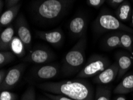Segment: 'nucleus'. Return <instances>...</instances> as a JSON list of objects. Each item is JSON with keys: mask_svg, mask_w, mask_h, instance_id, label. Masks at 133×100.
<instances>
[{"mask_svg": "<svg viewBox=\"0 0 133 100\" xmlns=\"http://www.w3.org/2000/svg\"><path fill=\"white\" fill-rule=\"evenodd\" d=\"M69 29L72 36L76 38L84 37L87 29V20L82 16H75L70 20Z\"/></svg>", "mask_w": 133, "mask_h": 100, "instance_id": "9b49d317", "label": "nucleus"}, {"mask_svg": "<svg viewBox=\"0 0 133 100\" xmlns=\"http://www.w3.org/2000/svg\"><path fill=\"white\" fill-rule=\"evenodd\" d=\"M16 30L17 36L25 44L26 50H29L31 48L32 35L26 20L24 16L21 14L18 16L16 22Z\"/></svg>", "mask_w": 133, "mask_h": 100, "instance_id": "0eeeda50", "label": "nucleus"}, {"mask_svg": "<svg viewBox=\"0 0 133 100\" xmlns=\"http://www.w3.org/2000/svg\"><path fill=\"white\" fill-rule=\"evenodd\" d=\"M15 30L13 25L7 26L1 34L0 36V49L3 50H10L11 44L15 37Z\"/></svg>", "mask_w": 133, "mask_h": 100, "instance_id": "f8f14e48", "label": "nucleus"}, {"mask_svg": "<svg viewBox=\"0 0 133 100\" xmlns=\"http://www.w3.org/2000/svg\"><path fill=\"white\" fill-rule=\"evenodd\" d=\"M7 1V0H5V1Z\"/></svg>", "mask_w": 133, "mask_h": 100, "instance_id": "72a5a7b5", "label": "nucleus"}, {"mask_svg": "<svg viewBox=\"0 0 133 100\" xmlns=\"http://www.w3.org/2000/svg\"><path fill=\"white\" fill-rule=\"evenodd\" d=\"M25 46L18 36H15L11 44L10 50L16 56H23L25 54Z\"/></svg>", "mask_w": 133, "mask_h": 100, "instance_id": "6ab92c4d", "label": "nucleus"}, {"mask_svg": "<svg viewBox=\"0 0 133 100\" xmlns=\"http://www.w3.org/2000/svg\"><path fill=\"white\" fill-rule=\"evenodd\" d=\"M132 50H133V46H132Z\"/></svg>", "mask_w": 133, "mask_h": 100, "instance_id": "f704fd0d", "label": "nucleus"}, {"mask_svg": "<svg viewBox=\"0 0 133 100\" xmlns=\"http://www.w3.org/2000/svg\"><path fill=\"white\" fill-rule=\"evenodd\" d=\"M36 34L38 37L54 46L60 45L64 39L63 31L60 28L49 31H38L36 32Z\"/></svg>", "mask_w": 133, "mask_h": 100, "instance_id": "9d476101", "label": "nucleus"}, {"mask_svg": "<svg viewBox=\"0 0 133 100\" xmlns=\"http://www.w3.org/2000/svg\"><path fill=\"white\" fill-rule=\"evenodd\" d=\"M87 38H80L63 59V69L66 74H72L79 70L85 61Z\"/></svg>", "mask_w": 133, "mask_h": 100, "instance_id": "7ed1b4c3", "label": "nucleus"}, {"mask_svg": "<svg viewBox=\"0 0 133 100\" xmlns=\"http://www.w3.org/2000/svg\"><path fill=\"white\" fill-rule=\"evenodd\" d=\"M7 73V71L5 70H1L0 71V85L2 84L3 81L4 80Z\"/></svg>", "mask_w": 133, "mask_h": 100, "instance_id": "c85d7f7f", "label": "nucleus"}, {"mask_svg": "<svg viewBox=\"0 0 133 100\" xmlns=\"http://www.w3.org/2000/svg\"><path fill=\"white\" fill-rule=\"evenodd\" d=\"M1 12H2V9H3V4L4 3L3 2V0H1Z\"/></svg>", "mask_w": 133, "mask_h": 100, "instance_id": "2f4dec72", "label": "nucleus"}, {"mask_svg": "<svg viewBox=\"0 0 133 100\" xmlns=\"http://www.w3.org/2000/svg\"><path fill=\"white\" fill-rule=\"evenodd\" d=\"M38 87L46 92L62 95L74 100H94L92 86L83 79L45 82Z\"/></svg>", "mask_w": 133, "mask_h": 100, "instance_id": "f257e3e1", "label": "nucleus"}, {"mask_svg": "<svg viewBox=\"0 0 133 100\" xmlns=\"http://www.w3.org/2000/svg\"><path fill=\"white\" fill-rule=\"evenodd\" d=\"M44 95L46 97H48V98L51 100H74L70 98L66 97V96L62 95H58V94H54V93H51L48 92H44Z\"/></svg>", "mask_w": 133, "mask_h": 100, "instance_id": "393cba45", "label": "nucleus"}, {"mask_svg": "<svg viewBox=\"0 0 133 100\" xmlns=\"http://www.w3.org/2000/svg\"><path fill=\"white\" fill-rule=\"evenodd\" d=\"M17 95L15 93L11 92L9 91H1L0 94V100H16Z\"/></svg>", "mask_w": 133, "mask_h": 100, "instance_id": "b1692460", "label": "nucleus"}, {"mask_svg": "<svg viewBox=\"0 0 133 100\" xmlns=\"http://www.w3.org/2000/svg\"><path fill=\"white\" fill-rule=\"evenodd\" d=\"M118 64L115 62L97 75L94 79V81L99 85L109 84L115 79L116 77L118 75Z\"/></svg>", "mask_w": 133, "mask_h": 100, "instance_id": "1a4fd4ad", "label": "nucleus"}, {"mask_svg": "<svg viewBox=\"0 0 133 100\" xmlns=\"http://www.w3.org/2000/svg\"><path fill=\"white\" fill-rule=\"evenodd\" d=\"M59 68L55 65H45L40 67L35 71V76L40 79L47 80L53 79L57 75Z\"/></svg>", "mask_w": 133, "mask_h": 100, "instance_id": "ddd939ff", "label": "nucleus"}, {"mask_svg": "<svg viewBox=\"0 0 133 100\" xmlns=\"http://www.w3.org/2000/svg\"><path fill=\"white\" fill-rule=\"evenodd\" d=\"M114 100H127L125 97H123V96H118V97H116Z\"/></svg>", "mask_w": 133, "mask_h": 100, "instance_id": "c756f323", "label": "nucleus"}, {"mask_svg": "<svg viewBox=\"0 0 133 100\" xmlns=\"http://www.w3.org/2000/svg\"><path fill=\"white\" fill-rule=\"evenodd\" d=\"M121 46L133 55V34L125 32H121Z\"/></svg>", "mask_w": 133, "mask_h": 100, "instance_id": "aec40b11", "label": "nucleus"}, {"mask_svg": "<svg viewBox=\"0 0 133 100\" xmlns=\"http://www.w3.org/2000/svg\"><path fill=\"white\" fill-rule=\"evenodd\" d=\"M40 100H48V99H41Z\"/></svg>", "mask_w": 133, "mask_h": 100, "instance_id": "473e14b6", "label": "nucleus"}, {"mask_svg": "<svg viewBox=\"0 0 133 100\" xmlns=\"http://www.w3.org/2000/svg\"><path fill=\"white\" fill-rule=\"evenodd\" d=\"M107 3L111 7L114 8H117L119 5L124 2L125 0H106Z\"/></svg>", "mask_w": 133, "mask_h": 100, "instance_id": "bb28decb", "label": "nucleus"}, {"mask_svg": "<svg viewBox=\"0 0 133 100\" xmlns=\"http://www.w3.org/2000/svg\"><path fill=\"white\" fill-rule=\"evenodd\" d=\"M19 1L20 0H7L6 1V3H7V8H10L13 7V6L17 5Z\"/></svg>", "mask_w": 133, "mask_h": 100, "instance_id": "cd10ccee", "label": "nucleus"}, {"mask_svg": "<svg viewBox=\"0 0 133 100\" xmlns=\"http://www.w3.org/2000/svg\"><path fill=\"white\" fill-rule=\"evenodd\" d=\"M25 68L24 64H21L12 67L7 71L4 80L0 85L1 91H9L13 88L21 80Z\"/></svg>", "mask_w": 133, "mask_h": 100, "instance_id": "423d86ee", "label": "nucleus"}, {"mask_svg": "<svg viewBox=\"0 0 133 100\" xmlns=\"http://www.w3.org/2000/svg\"><path fill=\"white\" fill-rule=\"evenodd\" d=\"M94 28L98 32L109 31L125 32L133 34V29L125 25L116 16L108 11H102L94 21Z\"/></svg>", "mask_w": 133, "mask_h": 100, "instance_id": "20e7f679", "label": "nucleus"}, {"mask_svg": "<svg viewBox=\"0 0 133 100\" xmlns=\"http://www.w3.org/2000/svg\"><path fill=\"white\" fill-rule=\"evenodd\" d=\"M105 1L106 0H87L88 4L94 8L101 7Z\"/></svg>", "mask_w": 133, "mask_h": 100, "instance_id": "a878e982", "label": "nucleus"}, {"mask_svg": "<svg viewBox=\"0 0 133 100\" xmlns=\"http://www.w3.org/2000/svg\"><path fill=\"white\" fill-rule=\"evenodd\" d=\"M21 100H36L35 91L33 86L28 87L22 95Z\"/></svg>", "mask_w": 133, "mask_h": 100, "instance_id": "5701e85b", "label": "nucleus"}, {"mask_svg": "<svg viewBox=\"0 0 133 100\" xmlns=\"http://www.w3.org/2000/svg\"><path fill=\"white\" fill-rule=\"evenodd\" d=\"M111 91L108 86H97L96 92L95 100H110Z\"/></svg>", "mask_w": 133, "mask_h": 100, "instance_id": "412c9836", "label": "nucleus"}, {"mask_svg": "<svg viewBox=\"0 0 133 100\" xmlns=\"http://www.w3.org/2000/svg\"><path fill=\"white\" fill-rule=\"evenodd\" d=\"M133 92V74L127 75L115 87L114 93L115 94H127Z\"/></svg>", "mask_w": 133, "mask_h": 100, "instance_id": "2eb2a0df", "label": "nucleus"}, {"mask_svg": "<svg viewBox=\"0 0 133 100\" xmlns=\"http://www.w3.org/2000/svg\"><path fill=\"white\" fill-rule=\"evenodd\" d=\"M132 7L130 2L125 0L123 3L116 8L115 11L116 17L122 22L129 21L131 19Z\"/></svg>", "mask_w": 133, "mask_h": 100, "instance_id": "f3484780", "label": "nucleus"}, {"mask_svg": "<svg viewBox=\"0 0 133 100\" xmlns=\"http://www.w3.org/2000/svg\"><path fill=\"white\" fill-rule=\"evenodd\" d=\"M131 25L132 26H133V10L132 11L131 13Z\"/></svg>", "mask_w": 133, "mask_h": 100, "instance_id": "7c9ffc66", "label": "nucleus"}, {"mask_svg": "<svg viewBox=\"0 0 133 100\" xmlns=\"http://www.w3.org/2000/svg\"><path fill=\"white\" fill-rule=\"evenodd\" d=\"M70 0H39L33 6V13L37 19L53 22L59 19L69 8Z\"/></svg>", "mask_w": 133, "mask_h": 100, "instance_id": "f03ea898", "label": "nucleus"}, {"mask_svg": "<svg viewBox=\"0 0 133 100\" xmlns=\"http://www.w3.org/2000/svg\"><path fill=\"white\" fill-rule=\"evenodd\" d=\"M116 60L119 68L118 76L121 78L131 67L132 64V58L128 55L122 54L116 55Z\"/></svg>", "mask_w": 133, "mask_h": 100, "instance_id": "dca6fc26", "label": "nucleus"}, {"mask_svg": "<svg viewBox=\"0 0 133 100\" xmlns=\"http://www.w3.org/2000/svg\"><path fill=\"white\" fill-rule=\"evenodd\" d=\"M110 65L109 60L100 55H93L88 59L77 74L78 78L84 79L96 76Z\"/></svg>", "mask_w": 133, "mask_h": 100, "instance_id": "39448f33", "label": "nucleus"}, {"mask_svg": "<svg viewBox=\"0 0 133 100\" xmlns=\"http://www.w3.org/2000/svg\"><path fill=\"white\" fill-rule=\"evenodd\" d=\"M16 55L11 51L3 50L0 52V65L4 66L15 60Z\"/></svg>", "mask_w": 133, "mask_h": 100, "instance_id": "4be33fe9", "label": "nucleus"}, {"mask_svg": "<svg viewBox=\"0 0 133 100\" xmlns=\"http://www.w3.org/2000/svg\"><path fill=\"white\" fill-rule=\"evenodd\" d=\"M54 56L53 53L47 49L37 48L31 50L23 58V61L35 64H44L51 61Z\"/></svg>", "mask_w": 133, "mask_h": 100, "instance_id": "6e6552de", "label": "nucleus"}, {"mask_svg": "<svg viewBox=\"0 0 133 100\" xmlns=\"http://www.w3.org/2000/svg\"><path fill=\"white\" fill-rule=\"evenodd\" d=\"M21 4H18L13 7L8 8L4 11L0 17V25L1 27H7L17 16L21 9Z\"/></svg>", "mask_w": 133, "mask_h": 100, "instance_id": "4468645a", "label": "nucleus"}, {"mask_svg": "<svg viewBox=\"0 0 133 100\" xmlns=\"http://www.w3.org/2000/svg\"><path fill=\"white\" fill-rule=\"evenodd\" d=\"M120 35L121 31L109 34L103 40V46L106 49L108 50L121 48V46Z\"/></svg>", "mask_w": 133, "mask_h": 100, "instance_id": "a211bd4d", "label": "nucleus"}]
</instances>
